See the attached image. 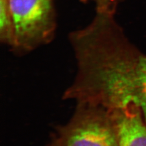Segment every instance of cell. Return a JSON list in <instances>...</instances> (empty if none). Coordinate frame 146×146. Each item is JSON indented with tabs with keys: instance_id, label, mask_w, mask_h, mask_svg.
Segmentation results:
<instances>
[{
	"instance_id": "6da1fadb",
	"label": "cell",
	"mask_w": 146,
	"mask_h": 146,
	"mask_svg": "<svg viewBox=\"0 0 146 146\" xmlns=\"http://www.w3.org/2000/svg\"><path fill=\"white\" fill-rule=\"evenodd\" d=\"M90 96L111 111L133 106L146 122V55L132 44L124 31L109 36L90 68Z\"/></svg>"
},
{
	"instance_id": "52a82bcc",
	"label": "cell",
	"mask_w": 146,
	"mask_h": 146,
	"mask_svg": "<svg viewBox=\"0 0 146 146\" xmlns=\"http://www.w3.org/2000/svg\"><path fill=\"white\" fill-rule=\"evenodd\" d=\"M49 146H58V141H57L56 136L54 137L53 140L52 141V142L51 143V144L49 145Z\"/></svg>"
},
{
	"instance_id": "3957f363",
	"label": "cell",
	"mask_w": 146,
	"mask_h": 146,
	"mask_svg": "<svg viewBox=\"0 0 146 146\" xmlns=\"http://www.w3.org/2000/svg\"><path fill=\"white\" fill-rule=\"evenodd\" d=\"M58 146H119L113 113L101 107L77 104L66 124L58 127Z\"/></svg>"
},
{
	"instance_id": "8992f818",
	"label": "cell",
	"mask_w": 146,
	"mask_h": 146,
	"mask_svg": "<svg viewBox=\"0 0 146 146\" xmlns=\"http://www.w3.org/2000/svg\"><path fill=\"white\" fill-rule=\"evenodd\" d=\"M83 3H92L96 12L115 14L119 0H80Z\"/></svg>"
},
{
	"instance_id": "7a4b0ae2",
	"label": "cell",
	"mask_w": 146,
	"mask_h": 146,
	"mask_svg": "<svg viewBox=\"0 0 146 146\" xmlns=\"http://www.w3.org/2000/svg\"><path fill=\"white\" fill-rule=\"evenodd\" d=\"M14 26L16 53L26 54L49 44L56 34L54 0H8Z\"/></svg>"
},
{
	"instance_id": "277c9868",
	"label": "cell",
	"mask_w": 146,
	"mask_h": 146,
	"mask_svg": "<svg viewBox=\"0 0 146 146\" xmlns=\"http://www.w3.org/2000/svg\"><path fill=\"white\" fill-rule=\"evenodd\" d=\"M111 111L116 122L119 146H146V122L139 109L131 106Z\"/></svg>"
},
{
	"instance_id": "5b68a950",
	"label": "cell",
	"mask_w": 146,
	"mask_h": 146,
	"mask_svg": "<svg viewBox=\"0 0 146 146\" xmlns=\"http://www.w3.org/2000/svg\"><path fill=\"white\" fill-rule=\"evenodd\" d=\"M0 40L11 49L14 44V26L8 0H0Z\"/></svg>"
}]
</instances>
